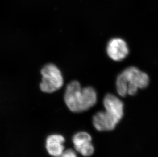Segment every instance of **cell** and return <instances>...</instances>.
<instances>
[{
  "label": "cell",
  "instance_id": "obj_1",
  "mask_svg": "<svg viewBox=\"0 0 158 157\" xmlns=\"http://www.w3.org/2000/svg\"><path fill=\"white\" fill-rule=\"evenodd\" d=\"M97 99V94L93 88L82 87L77 81L71 82L64 93V102L69 110L74 113L89 110L95 105Z\"/></svg>",
  "mask_w": 158,
  "mask_h": 157
},
{
  "label": "cell",
  "instance_id": "obj_2",
  "mask_svg": "<svg viewBox=\"0 0 158 157\" xmlns=\"http://www.w3.org/2000/svg\"><path fill=\"white\" fill-rule=\"evenodd\" d=\"M149 82V77L146 73L136 67H129L117 78V91L122 97L127 95H134L139 89L146 88Z\"/></svg>",
  "mask_w": 158,
  "mask_h": 157
},
{
  "label": "cell",
  "instance_id": "obj_3",
  "mask_svg": "<svg viewBox=\"0 0 158 157\" xmlns=\"http://www.w3.org/2000/svg\"><path fill=\"white\" fill-rule=\"evenodd\" d=\"M42 81L40 89L45 93L51 94L58 91L64 84V78L61 71L56 65L48 63L40 70Z\"/></svg>",
  "mask_w": 158,
  "mask_h": 157
},
{
  "label": "cell",
  "instance_id": "obj_4",
  "mask_svg": "<svg viewBox=\"0 0 158 157\" xmlns=\"http://www.w3.org/2000/svg\"><path fill=\"white\" fill-rule=\"evenodd\" d=\"M103 103L106 114L119 123L123 115V102L114 95L107 94L104 98Z\"/></svg>",
  "mask_w": 158,
  "mask_h": 157
},
{
  "label": "cell",
  "instance_id": "obj_5",
  "mask_svg": "<svg viewBox=\"0 0 158 157\" xmlns=\"http://www.w3.org/2000/svg\"><path fill=\"white\" fill-rule=\"evenodd\" d=\"M109 57L115 61H122L129 54V49L126 42L123 39L115 38L110 40L106 47Z\"/></svg>",
  "mask_w": 158,
  "mask_h": 157
},
{
  "label": "cell",
  "instance_id": "obj_6",
  "mask_svg": "<svg viewBox=\"0 0 158 157\" xmlns=\"http://www.w3.org/2000/svg\"><path fill=\"white\" fill-rule=\"evenodd\" d=\"M73 144L76 151L84 157L92 156L94 151V147L92 143V137L89 134L80 132L73 136Z\"/></svg>",
  "mask_w": 158,
  "mask_h": 157
},
{
  "label": "cell",
  "instance_id": "obj_7",
  "mask_svg": "<svg viewBox=\"0 0 158 157\" xmlns=\"http://www.w3.org/2000/svg\"><path fill=\"white\" fill-rule=\"evenodd\" d=\"M65 139L61 135L53 134L47 137L46 142L47 151L50 156L60 157L64 151Z\"/></svg>",
  "mask_w": 158,
  "mask_h": 157
},
{
  "label": "cell",
  "instance_id": "obj_8",
  "mask_svg": "<svg viewBox=\"0 0 158 157\" xmlns=\"http://www.w3.org/2000/svg\"><path fill=\"white\" fill-rule=\"evenodd\" d=\"M93 123L99 131H109L113 130L118 123L107 115L104 111H99L93 116Z\"/></svg>",
  "mask_w": 158,
  "mask_h": 157
},
{
  "label": "cell",
  "instance_id": "obj_9",
  "mask_svg": "<svg viewBox=\"0 0 158 157\" xmlns=\"http://www.w3.org/2000/svg\"><path fill=\"white\" fill-rule=\"evenodd\" d=\"M60 157H77V156L74 151L70 149L64 151L63 154Z\"/></svg>",
  "mask_w": 158,
  "mask_h": 157
}]
</instances>
